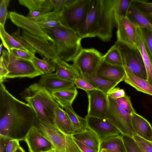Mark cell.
<instances>
[{"label":"cell","mask_w":152,"mask_h":152,"mask_svg":"<svg viewBox=\"0 0 152 152\" xmlns=\"http://www.w3.org/2000/svg\"><path fill=\"white\" fill-rule=\"evenodd\" d=\"M115 44L120 53L124 69L129 70L139 77L147 80L146 68L139 50L137 48H130L117 41Z\"/></svg>","instance_id":"cell-6"},{"label":"cell","mask_w":152,"mask_h":152,"mask_svg":"<svg viewBox=\"0 0 152 152\" xmlns=\"http://www.w3.org/2000/svg\"><path fill=\"white\" fill-rule=\"evenodd\" d=\"M56 75L62 79L74 81L75 78L80 76L72 65H70L61 59L56 62Z\"/></svg>","instance_id":"cell-27"},{"label":"cell","mask_w":152,"mask_h":152,"mask_svg":"<svg viewBox=\"0 0 152 152\" xmlns=\"http://www.w3.org/2000/svg\"><path fill=\"white\" fill-rule=\"evenodd\" d=\"M10 1L9 0L0 1V24L4 27L6 20L9 18L7 8Z\"/></svg>","instance_id":"cell-43"},{"label":"cell","mask_w":152,"mask_h":152,"mask_svg":"<svg viewBox=\"0 0 152 152\" xmlns=\"http://www.w3.org/2000/svg\"><path fill=\"white\" fill-rule=\"evenodd\" d=\"M77 0H65V7L70 6L74 4Z\"/></svg>","instance_id":"cell-53"},{"label":"cell","mask_w":152,"mask_h":152,"mask_svg":"<svg viewBox=\"0 0 152 152\" xmlns=\"http://www.w3.org/2000/svg\"><path fill=\"white\" fill-rule=\"evenodd\" d=\"M3 45L2 43H1L0 45V55H1V53H2V47Z\"/></svg>","instance_id":"cell-55"},{"label":"cell","mask_w":152,"mask_h":152,"mask_svg":"<svg viewBox=\"0 0 152 152\" xmlns=\"http://www.w3.org/2000/svg\"><path fill=\"white\" fill-rule=\"evenodd\" d=\"M103 55L94 48H82L72 64L80 74H94L103 60Z\"/></svg>","instance_id":"cell-9"},{"label":"cell","mask_w":152,"mask_h":152,"mask_svg":"<svg viewBox=\"0 0 152 152\" xmlns=\"http://www.w3.org/2000/svg\"><path fill=\"white\" fill-rule=\"evenodd\" d=\"M61 14L53 10L46 13L34 21L42 28L54 27L62 25L61 21Z\"/></svg>","instance_id":"cell-30"},{"label":"cell","mask_w":152,"mask_h":152,"mask_svg":"<svg viewBox=\"0 0 152 152\" xmlns=\"http://www.w3.org/2000/svg\"><path fill=\"white\" fill-rule=\"evenodd\" d=\"M91 0H77L65 9L61 16L62 24L77 33L86 15Z\"/></svg>","instance_id":"cell-10"},{"label":"cell","mask_w":152,"mask_h":152,"mask_svg":"<svg viewBox=\"0 0 152 152\" xmlns=\"http://www.w3.org/2000/svg\"><path fill=\"white\" fill-rule=\"evenodd\" d=\"M138 145L140 148V149L142 152H146L140 145H139L138 144Z\"/></svg>","instance_id":"cell-56"},{"label":"cell","mask_w":152,"mask_h":152,"mask_svg":"<svg viewBox=\"0 0 152 152\" xmlns=\"http://www.w3.org/2000/svg\"><path fill=\"white\" fill-rule=\"evenodd\" d=\"M133 138L146 152H152V142L145 140L137 135Z\"/></svg>","instance_id":"cell-44"},{"label":"cell","mask_w":152,"mask_h":152,"mask_svg":"<svg viewBox=\"0 0 152 152\" xmlns=\"http://www.w3.org/2000/svg\"><path fill=\"white\" fill-rule=\"evenodd\" d=\"M31 62L36 70L42 75L52 73L56 69V62L45 57L40 59L35 56Z\"/></svg>","instance_id":"cell-32"},{"label":"cell","mask_w":152,"mask_h":152,"mask_svg":"<svg viewBox=\"0 0 152 152\" xmlns=\"http://www.w3.org/2000/svg\"><path fill=\"white\" fill-rule=\"evenodd\" d=\"M51 1L53 11L62 14L65 8V0Z\"/></svg>","instance_id":"cell-48"},{"label":"cell","mask_w":152,"mask_h":152,"mask_svg":"<svg viewBox=\"0 0 152 152\" xmlns=\"http://www.w3.org/2000/svg\"><path fill=\"white\" fill-rule=\"evenodd\" d=\"M9 53L16 58L30 61L35 56V54L27 51L15 48L11 49Z\"/></svg>","instance_id":"cell-42"},{"label":"cell","mask_w":152,"mask_h":152,"mask_svg":"<svg viewBox=\"0 0 152 152\" xmlns=\"http://www.w3.org/2000/svg\"><path fill=\"white\" fill-rule=\"evenodd\" d=\"M137 49L142 56L146 68L147 80L152 86V55L145 42L142 28L137 26Z\"/></svg>","instance_id":"cell-20"},{"label":"cell","mask_w":152,"mask_h":152,"mask_svg":"<svg viewBox=\"0 0 152 152\" xmlns=\"http://www.w3.org/2000/svg\"><path fill=\"white\" fill-rule=\"evenodd\" d=\"M54 123L55 126L64 133L73 135V126L70 118L65 110L60 106L55 109Z\"/></svg>","instance_id":"cell-22"},{"label":"cell","mask_w":152,"mask_h":152,"mask_svg":"<svg viewBox=\"0 0 152 152\" xmlns=\"http://www.w3.org/2000/svg\"><path fill=\"white\" fill-rule=\"evenodd\" d=\"M107 151V152H109Z\"/></svg>","instance_id":"cell-60"},{"label":"cell","mask_w":152,"mask_h":152,"mask_svg":"<svg viewBox=\"0 0 152 152\" xmlns=\"http://www.w3.org/2000/svg\"><path fill=\"white\" fill-rule=\"evenodd\" d=\"M121 135L126 152H142L138 144L133 137L123 134Z\"/></svg>","instance_id":"cell-38"},{"label":"cell","mask_w":152,"mask_h":152,"mask_svg":"<svg viewBox=\"0 0 152 152\" xmlns=\"http://www.w3.org/2000/svg\"><path fill=\"white\" fill-rule=\"evenodd\" d=\"M87 127L95 132L101 141L110 137L118 135L120 131L105 118L85 116Z\"/></svg>","instance_id":"cell-17"},{"label":"cell","mask_w":152,"mask_h":152,"mask_svg":"<svg viewBox=\"0 0 152 152\" xmlns=\"http://www.w3.org/2000/svg\"><path fill=\"white\" fill-rule=\"evenodd\" d=\"M103 60L112 65L123 66L120 53L115 43L103 56Z\"/></svg>","instance_id":"cell-35"},{"label":"cell","mask_w":152,"mask_h":152,"mask_svg":"<svg viewBox=\"0 0 152 152\" xmlns=\"http://www.w3.org/2000/svg\"><path fill=\"white\" fill-rule=\"evenodd\" d=\"M132 0H117L114 9V16H126Z\"/></svg>","instance_id":"cell-36"},{"label":"cell","mask_w":152,"mask_h":152,"mask_svg":"<svg viewBox=\"0 0 152 152\" xmlns=\"http://www.w3.org/2000/svg\"><path fill=\"white\" fill-rule=\"evenodd\" d=\"M64 108L73 125L74 132L73 135L85 131L87 128L85 118L77 115L74 111L72 105L67 106Z\"/></svg>","instance_id":"cell-31"},{"label":"cell","mask_w":152,"mask_h":152,"mask_svg":"<svg viewBox=\"0 0 152 152\" xmlns=\"http://www.w3.org/2000/svg\"><path fill=\"white\" fill-rule=\"evenodd\" d=\"M48 152H57L55 150L49 151Z\"/></svg>","instance_id":"cell-58"},{"label":"cell","mask_w":152,"mask_h":152,"mask_svg":"<svg viewBox=\"0 0 152 152\" xmlns=\"http://www.w3.org/2000/svg\"><path fill=\"white\" fill-rule=\"evenodd\" d=\"M0 57L9 72L6 79L32 78L42 75L36 70L31 61L16 58L5 50H3Z\"/></svg>","instance_id":"cell-5"},{"label":"cell","mask_w":152,"mask_h":152,"mask_svg":"<svg viewBox=\"0 0 152 152\" xmlns=\"http://www.w3.org/2000/svg\"><path fill=\"white\" fill-rule=\"evenodd\" d=\"M12 36L18 41L28 52L35 54L36 52L31 45L20 35L19 28L12 34Z\"/></svg>","instance_id":"cell-41"},{"label":"cell","mask_w":152,"mask_h":152,"mask_svg":"<svg viewBox=\"0 0 152 152\" xmlns=\"http://www.w3.org/2000/svg\"><path fill=\"white\" fill-rule=\"evenodd\" d=\"M117 0H102L97 37L103 41H110L115 23L114 7Z\"/></svg>","instance_id":"cell-11"},{"label":"cell","mask_w":152,"mask_h":152,"mask_svg":"<svg viewBox=\"0 0 152 152\" xmlns=\"http://www.w3.org/2000/svg\"><path fill=\"white\" fill-rule=\"evenodd\" d=\"M18 28L35 36L45 39L54 43V40L45 30L34 20L15 12H9V18Z\"/></svg>","instance_id":"cell-15"},{"label":"cell","mask_w":152,"mask_h":152,"mask_svg":"<svg viewBox=\"0 0 152 152\" xmlns=\"http://www.w3.org/2000/svg\"><path fill=\"white\" fill-rule=\"evenodd\" d=\"M100 152H107L106 150H100Z\"/></svg>","instance_id":"cell-57"},{"label":"cell","mask_w":152,"mask_h":152,"mask_svg":"<svg viewBox=\"0 0 152 152\" xmlns=\"http://www.w3.org/2000/svg\"><path fill=\"white\" fill-rule=\"evenodd\" d=\"M37 126L50 141L57 152H80L72 135L64 133L55 126L38 118Z\"/></svg>","instance_id":"cell-4"},{"label":"cell","mask_w":152,"mask_h":152,"mask_svg":"<svg viewBox=\"0 0 152 152\" xmlns=\"http://www.w3.org/2000/svg\"><path fill=\"white\" fill-rule=\"evenodd\" d=\"M132 4L146 16L149 17L152 15V2L146 0H132Z\"/></svg>","instance_id":"cell-37"},{"label":"cell","mask_w":152,"mask_h":152,"mask_svg":"<svg viewBox=\"0 0 152 152\" xmlns=\"http://www.w3.org/2000/svg\"><path fill=\"white\" fill-rule=\"evenodd\" d=\"M125 70V69H124ZM124 81L137 91L152 96V86L147 80L139 77L127 70Z\"/></svg>","instance_id":"cell-24"},{"label":"cell","mask_w":152,"mask_h":152,"mask_svg":"<svg viewBox=\"0 0 152 152\" xmlns=\"http://www.w3.org/2000/svg\"><path fill=\"white\" fill-rule=\"evenodd\" d=\"M43 28L54 40L60 58L66 62L73 61L82 48L78 34L63 25Z\"/></svg>","instance_id":"cell-3"},{"label":"cell","mask_w":152,"mask_h":152,"mask_svg":"<svg viewBox=\"0 0 152 152\" xmlns=\"http://www.w3.org/2000/svg\"><path fill=\"white\" fill-rule=\"evenodd\" d=\"M142 29L146 45L152 55V32L145 28Z\"/></svg>","instance_id":"cell-47"},{"label":"cell","mask_w":152,"mask_h":152,"mask_svg":"<svg viewBox=\"0 0 152 152\" xmlns=\"http://www.w3.org/2000/svg\"><path fill=\"white\" fill-rule=\"evenodd\" d=\"M6 138L0 136V152H6Z\"/></svg>","instance_id":"cell-52"},{"label":"cell","mask_w":152,"mask_h":152,"mask_svg":"<svg viewBox=\"0 0 152 152\" xmlns=\"http://www.w3.org/2000/svg\"><path fill=\"white\" fill-rule=\"evenodd\" d=\"M73 138L80 152H97L91 148L86 146L85 145L78 141L73 137Z\"/></svg>","instance_id":"cell-50"},{"label":"cell","mask_w":152,"mask_h":152,"mask_svg":"<svg viewBox=\"0 0 152 152\" xmlns=\"http://www.w3.org/2000/svg\"><path fill=\"white\" fill-rule=\"evenodd\" d=\"M24 140L29 152H48L55 150L50 141L37 126L30 130Z\"/></svg>","instance_id":"cell-16"},{"label":"cell","mask_w":152,"mask_h":152,"mask_svg":"<svg viewBox=\"0 0 152 152\" xmlns=\"http://www.w3.org/2000/svg\"><path fill=\"white\" fill-rule=\"evenodd\" d=\"M37 83L40 87L50 93L71 89L75 87L74 81L61 78L55 73L42 75Z\"/></svg>","instance_id":"cell-18"},{"label":"cell","mask_w":152,"mask_h":152,"mask_svg":"<svg viewBox=\"0 0 152 152\" xmlns=\"http://www.w3.org/2000/svg\"><path fill=\"white\" fill-rule=\"evenodd\" d=\"M37 120L32 107L15 97L0 82V136L24 140L30 130L37 126Z\"/></svg>","instance_id":"cell-1"},{"label":"cell","mask_w":152,"mask_h":152,"mask_svg":"<svg viewBox=\"0 0 152 152\" xmlns=\"http://www.w3.org/2000/svg\"><path fill=\"white\" fill-rule=\"evenodd\" d=\"M107 95L111 98L114 99H117L124 96L126 94L124 89L118 87H115L111 90Z\"/></svg>","instance_id":"cell-46"},{"label":"cell","mask_w":152,"mask_h":152,"mask_svg":"<svg viewBox=\"0 0 152 152\" xmlns=\"http://www.w3.org/2000/svg\"><path fill=\"white\" fill-rule=\"evenodd\" d=\"M74 83L77 88L84 90L86 93L94 90L97 89L81 76L76 77L74 81Z\"/></svg>","instance_id":"cell-40"},{"label":"cell","mask_w":152,"mask_h":152,"mask_svg":"<svg viewBox=\"0 0 152 152\" xmlns=\"http://www.w3.org/2000/svg\"><path fill=\"white\" fill-rule=\"evenodd\" d=\"M19 142L17 140L6 138V152H16L20 146Z\"/></svg>","instance_id":"cell-45"},{"label":"cell","mask_w":152,"mask_h":152,"mask_svg":"<svg viewBox=\"0 0 152 152\" xmlns=\"http://www.w3.org/2000/svg\"><path fill=\"white\" fill-rule=\"evenodd\" d=\"M149 18H152V15L149 16Z\"/></svg>","instance_id":"cell-59"},{"label":"cell","mask_w":152,"mask_h":152,"mask_svg":"<svg viewBox=\"0 0 152 152\" xmlns=\"http://www.w3.org/2000/svg\"><path fill=\"white\" fill-rule=\"evenodd\" d=\"M22 36L31 45L36 53L56 63L61 59L57 53L55 44L45 39L33 35L24 30Z\"/></svg>","instance_id":"cell-13"},{"label":"cell","mask_w":152,"mask_h":152,"mask_svg":"<svg viewBox=\"0 0 152 152\" xmlns=\"http://www.w3.org/2000/svg\"><path fill=\"white\" fill-rule=\"evenodd\" d=\"M9 73V72L6 67L2 58L0 59V82H3Z\"/></svg>","instance_id":"cell-49"},{"label":"cell","mask_w":152,"mask_h":152,"mask_svg":"<svg viewBox=\"0 0 152 152\" xmlns=\"http://www.w3.org/2000/svg\"><path fill=\"white\" fill-rule=\"evenodd\" d=\"M0 37L4 46L9 53L11 49L14 48L27 51L18 41L5 31L4 27L1 24H0Z\"/></svg>","instance_id":"cell-34"},{"label":"cell","mask_w":152,"mask_h":152,"mask_svg":"<svg viewBox=\"0 0 152 152\" xmlns=\"http://www.w3.org/2000/svg\"><path fill=\"white\" fill-rule=\"evenodd\" d=\"M130 115L132 126L137 135L152 142V126L150 122L136 113Z\"/></svg>","instance_id":"cell-21"},{"label":"cell","mask_w":152,"mask_h":152,"mask_svg":"<svg viewBox=\"0 0 152 152\" xmlns=\"http://www.w3.org/2000/svg\"><path fill=\"white\" fill-rule=\"evenodd\" d=\"M126 16L135 25L147 29L152 32V22L149 18L140 11L132 4Z\"/></svg>","instance_id":"cell-25"},{"label":"cell","mask_w":152,"mask_h":152,"mask_svg":"<svg viewBox=\"0 0 152 152\" xmlns=\"http://www.w3.org/2000/svg\"><path fill=\"white\" fill-rule=\"evenodd\" d=\"M72 136L86 146L100 152L101 140L97 134L88 127L84 131Z\"/></svg>","instance_id":"cell-23"},{"label":"cell","mask_w":152,"mask_h":152,"mask_svg":"<svg viewBox=\"0 0 152 152\" xmlns=\"http://www.w3.org/2000/svg\"><path fill=\"white\" fill-rule=\"evenodd\" d=\"M18 2L27 7L29 12L44 10L48 12L53 9L50 0H19Z\"/></svg>","instance_id":"cell-33"},{"label":"cell","mask_w":152,"mask_h":152,"mask_svg":"<svg viewBox=\"0 0 152 152\" xmlns=\"http://www.w3.org/2000/svg\"><path fill=\"white\" fill-rule=\"evenodd\" d=\"M115 18L117 28V41L130 48H137V26L132 23L127 16H115Z\"/></svg>","instance_id":"cell-12"},{"label":"cell","mask_w":152,"mask_h":152,"mask_svg":"<svg viewBox=\"0 0 152 152\" xmlns=\"http://www.w3.org/2000/svg\"><path fill=\"white\" fill-rule=\"evenodd\" d=\"M48 12L44 10L35 11L29 12L27 17L34 20L38 19Z\"/></svg>","instance_id":"cell-51"},{"label":"cell","mask_w":152,"mask_h":152,"mask_svg":"<svg viewBox=\"0 0 152 152\" xmlns=\"http://www.w3.org/2000/svg\"><path fill=\"white\" fill-rule=\"evenodd\" d=\"M101 150L109 152H126L121 135L112 136L102 140Z\"/></svg>","instance_id":"cell-29"},{"label":"cell","mask_w":152,"mask_h":152,"mask_svg":"<svg viewBox=\"0 0 152 152\" xmlns=\"http://www.w3.org/2000/svg\"><path fill=\"white\" fill-rule=\"evenodd\" d=\"M86 93L88 102L87 115L104 118L109 107L107 95L97 89Z\"/></svg>","instance_id":"cell-14"},{"label":"cell","mask_w":152,"mask_h":152,"mask_svg":"<svg viewBox=\"0 0 152 152\" xmlns=\"http://www.w3.org/2000/svg\"><path fill=\"white\" fill-rule=\"evenodd\" d=\"M77 94L78 92L75 87L71 89L51 93L53 99L62 108L72 105Z\"/></svg>","instance_id":"cell-28"},{"label":"cell","mask_w":152,"mask_h":152,"mask_svg":"<svg viewBox=\"0 0 152 152\" xmlns=\"http://www.w3.org/2000/svg\"><path fill=\"white\" fill-rule=\"evenodd\" d=\"M16 152H26L25 150L20 146L18 148Z\"/></svg>","instance_id":"cell-54"},{"label":"cell","mask_w":152,"mask_h":152,"mask_svg":"<svg viewBox=\"0 0 152 152\" xmlns=\"http://www.w3.org/2000/svg\"><path fill=\"white\" fill-rule=\"evenodd\" d=\"M80 75L97 89L107 94L119 83L96 77L93 74H80Z\"/></svg>","instance_id":"cell-26"},{"label":"cell","mask_w":152,"mask_h":152,"mask_svg":"<svg viewBox=\"0 0 152 152\" xmlns=\"http://www.w3.org/2000/svg\"><path fill=\"white\" fill-rule=\"evenodd\" d=\"M93 75L108 80L119 83L124 81L126 73L123 66L112 65L103 60Z\"/></svg>","instance_id":"cell-19"},{"label":"cell","mask_w":152,"mask_h":152,"mask_svg":"<svg viewBox=\"0 0 152 152\" xmlns=\"http://www.w3.org/2000/svg\"><path fill=\"white\" fill-rule=\"evenodd\" d=\"M115 100L119 105L129 114L136 113L132 106L130 96L126 95Z\"/></svg>","instance_id":"cell-39"},{"label":"cell","mask_w":152,"mask_h":152,"mask_svg":"<svg viewBox=\"0 0 152 152\" xmlns=\"http://www.w3.org/2000/svg\"><path fill=\"white\" fill-rule=\"evenodd\" d=\"M20 95L32 107L37 118L55 126V110L60 106L51 93L35 83L24 89Z\"/></svg>","instance_id":"cell-2"},{"label":"cell","mask_w":152,"mask_h":152,"mask_svg":"<svg viewBox=\"0 0 152 152\" xmlns=\"http://www.w3.org/2000/svg\"><path fill=\"white\" fill-rule=\"evenodd\" d=\"M108 96L109 107L104 118L113 124L121 134L132 137L137 135L132 126L130 114L121 108L115 99Z\"/></svg>","instance_id":"cell-7"},{"label":"cell","mask_w":152,"mask_h":152,"mask_svg":"<svg viewBox=\"0 0 152 152\" xmlns=\"http://www.w3.org/2000/svg\"><path fill=\"white\" fill-rule=\"evenodd\" d=\"M102 1L91 0L86 15L77 32L82 39L97 37L99 30Z\"/></svg>","instance_id":"cell-8"}]
</instances>
